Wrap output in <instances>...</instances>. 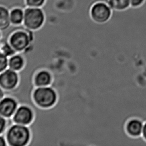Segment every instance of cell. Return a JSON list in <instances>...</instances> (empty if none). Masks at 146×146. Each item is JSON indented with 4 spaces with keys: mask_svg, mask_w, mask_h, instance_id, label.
Masks as SVG:
<instances>
[{
    "mask_svg": "<svg viewBox=\"0 0 146 146\" xmlns=\"http://www.w3.org/2000/svg\"><path fill=\"white\" fill-rule=\"evenodd\" d=\"M32 98L36 114L40 110H48L55 106L58 103V94L52 86L35 87L32 92Z\"/></svg>",
    "mask_w": 146,
    "mask_h": 146,
    "instance_id": "cell-1",
    "label": "cell"
},
{
    "mask_svg": "<svg viewBox=\"0 0 146 146\" xmlns=\"http://www.w3.org/2000/svg\"><path fill=\"white\" fill-rule=\"evenodd\" d=\"M8 146H28L32 141L30 127L12 123L5 134Z\"/></svg>",
    "mask_w": 146,
    "mask_h": 146,
    "instance_id": "cell-2",
    "label": "cell"
},
{
    "mask_svg": "<svg viewBox=\"0 0 146 146\" xmlns=\"http://www.w3.org/2000/svg\"><path fill=\"white\" fill-rule=\"evenodd\" d=\"M34 32L23 25L18 26L10 35L8 41L17 53H23L30 49L34 42Z\"/></svg>",
    "mask_w": 146,
    "mask_h": 146,
    "instance_id": "cell-3",
    "label": "cell"
},
{
    "mask_svg": "<svg viewBox=\"0 0 146 146\" xmlns=\"http://www.w3.org/2000/svg\"><path fill=\"white\" fill-rule=\"evenodd\" d=\"M45 15L42 8L27 7L24 10L23 25L28 30L36 31L43 26Z\"/></svg>",
    "mask_w": 146,
    "mask_h": 146,
    "instance_id": "cell-4",
    "label": "cell"
},
{
    "mask_svg": "<svg viewBox=\"0 0 146 146\" xmlns=\"http://www.w3.org/2000/svg\"><path fill=\"white\" fill-rule=\"evenodd\" d=\"M35 117L36 113L32 107L27 104H20L11 120L15 124L30 126L34 122Z\"/></svg>",
    "mask_w": 146,
    "mask_h": 146,
    "instance_id": "cell-5",
    "label": "cell"
},
{
    "mask_svg": "<svg viewBox=\"0 0 146 146\" xmlns=\"http://www.w3.org/2000/svg\"><path fill=\"white\" fill-rule=\"evenodd\" d=\"M112 10L108 4L98 2L94 4L90 10L92 19L98 24H104L108 22L112 15Z\"/></svg>",
    "mask_w": 146,
    "mask_h": 146,
    "instance_id": "cell-6",
    "label": "cell"
},
{
    "mask_svg": "<svg viewBox=\"0 0 146 146\" xmlns=\"http://www.w3.org/2000/svg\"><path fill=\"white\" fill-rule=\"evenodd\" d=\"M19 72L8 68L0 73V86L6 93L14 91L19 85Z\"/></svg>",
    "mask_w": 146,
    "mask_h": 146,
    "instance_id": "cell-7",
    "label": "cell"
},
{
    "mask_svg": "<svg viewBox=\"0 0 146 146\" xmlns=\"http://www.w3.org/2000/svg\"><path fill=\"white\" fill-rule=\"evenodd\" d=\"M19 105V102L15 97L6 95L0 100V115L11 119Z\"/></svg>",
    "mask_w": 146,
    "mask_h": 146,
    "instance_id": "cell-8",
    "label": "cell"
},
{
    "mask_svg": "<svg viewBox=\"0 0 146 146\" xmlns=\"http://www.w3.org/2000/svg\"><path fill=\"white\" fill-rule=\"evenodd\" d=\"M53 82V76L47 69H40L36 72L33 77L35 87L51 86Z\"/></svg>",
    "mask_w": 146,
    "mask_h": 146,
    "instance_id": "cell-9",
    "label": "cell"
},
{
    "mask_svg": "<svg viewBox=\"0 0 146 146\" xmlns=\"http://www.w3.org/2000/svg\"><path fill=\"white\" fill-rule=\"evenodd\" d=\"M26 64V58L21 53H16L9 58L8 68L14 71L20 72L24 69Z\"/></svg>",
    "mask_w": 146,
    "mask_h": 146,
    "instance_id": "cell-10",
    "label": "cell"
},
{
    "mask_svg": "<svg viewBox=\"0 0 146 146\" xmlns=\"http://www.w3.org/2000/svg\"><path fill=\"white\" fill-rule=\"evenodd\" d=\"M10 21L14 26H21L23 24L24 10L22 8H15L10 11Z\"/></svg>",
    "mask_w": 146,
    "mask_h": 146,
    "instance_id": "cell-11",
    "label": "cell"
},
{
    "mask_svg": "<svg viewBox=\"0 0 146 146\" xmlns=\"http://www.w3.org/2000/svg\"><path fill=\"white\" fill-rule=\"evenodd\" d=\"M10 10L4 6H0V31H6L11 26Z\"/></svg>",
    "mask_w": 146,
    "mask_h": 146,
    "instance_id": "cell-12",
    "label": "cell"
},
{
    "mask_svg": "<svg viewBox=\"0 0 146 146\" xmlns=\"http://www.w3.org/2000/svg\"><path fill=\"white\" fill-rule=\"evenodd\" d=\"M112 11H123L131 7L130 0H108V3Z\"/></svg>",
    "mask_w": 146,
    "mask_h": 146,
    "instance_id": "cell-13",
    "label": "cell"
},
{
    "mask_svg": "<svg viewBox=\"0 0 146 146\" xmlns=\"http://www.w3.org/2000/svg\"><path fill=\"white\" fill-rule=\"evenodd\" d=\"M129 133L133 136H138L143 130L142 123L140 121L133 120L129 123L127 126Z\"/></svg>",
    "mask_w": 146,
    "mask_h": 146,
    "instance_id": "cell-14",
    "label": "cell"
},
{
    "mask_svg": "<svg viewBox=\"0 0 146 146\" xmlns=\"http://www.w3.org/2000/svg\"><path fill=\"white\" fill-rule=\"evenodd\" d=\"M12 123L11 119L5 118L0 115V135H5L8 127Z\"/></svg>",
    "mask_w": 146,
    "mask_h": 146,
    "instance_id": "cell-15",
    "label": "cell"
},
{
    "mask_svg": "<svg viewBox=\"0 0 146 146\" xmlns=\"http://www.w3.org/2000/svg\"><path fill=\"white\" fill-rule=\"evenodd\" d=\"M27 7L34 8H42L46 0H25Z\"/></svg>",
    "mask_w": 146,
    "mask_h": 146,
    "instance_id": "cell-16",
    "label": "cell"
},
{
    "mask_svg": "<svg viewBox=\"0 0 146 146\" xmlns=\"http://www.w3.org/2000/svg\"><path fill=\"white\" fill-rule=\"evenodd\" d=\"M9 58L0 50V73L8 68Z\"/></svg>",
    "mask_w": 146,
    "mask_h": 146,
    "instance_id": "cell-17",
    "label": "cell"
},
{
    "mask_svg": "<svg viewBox=\"0 0 146 146\" xmlns=\"http://www.w3.org/2000/svg\"><path fill=\"white\" fill-rule=\"evenodd\" d=\"M146 0H130L131 7L133 8H138L144 5Z\"/></svg>",
    "mask_w": 146,
    "mask_h": 146,
    "instance_id": "cell-18",
    "label": "cell"
},
{
    "mask_svg": "<svg viewBox=\"0 0 146 146\" xmlns=\"http://www.w3.org/2000/svg\"><path fill=\"white\" fill-rule=\"evenodd\" d=\"M0 146H8L5 135H0Z\"/></svg>",
    "mask_w": 146,
    "mask_h": 146,
    "instance_id": "cell-19",
    "label": "cell"
},
{
    "mask_svg": "<svg viewBox=\"0 0 146 146\" xmlns=\"http://www.w3.org/2000/svg\"><path fill=\"white\" fill-rule=\"evenodd\" d=\"M6 96V92L0 86V100Z\"/></svg>",
    "mask_w": 146,
    "mask_h": 146,
    "instance_id": "cell-20",
    "label": "cell"
},
{
    "mask_svg": "<svg viewBox=\"0 0 146 146\" xmlns=\"http://www.w3.org/2000/svg\"><path fill=\"white\" fill-rule=\"evenodd\" d=\"M143 134L145 138L146 139V124L145 125L144 127L143 128Z\"/></svg>",
    "mask_w": 146,
    "mask_h": 146,
    "instance_id": "cell-21",
    "label": "cell"
},
{
    "mask_svg": "<svg viewBox=\"0 0 146 146\" xmlns=\"http://www.w3.org/2000/svg\"><path fill=\"white\" fill-rule=\"evenodd\" d=\"M2 38V33L1 31H0V42L1 41Z\"/></svg>",
    "mask_w": 146,
    "mask_h": 146,
    "instance_id": "cell-22",
    "label": "cell"
}]
</instances>
